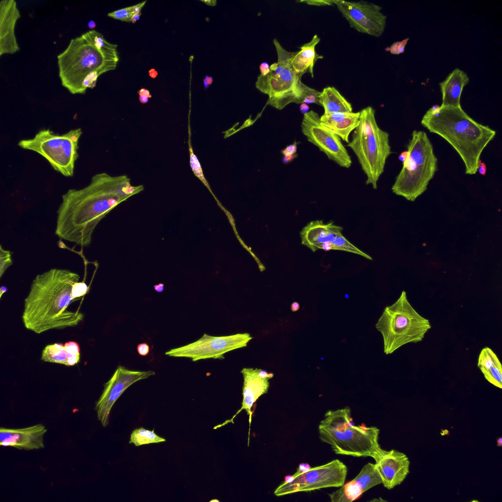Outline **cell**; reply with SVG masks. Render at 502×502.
<instances>
[{
	"instance_id": "12",
	"label": "cell",
	"mask_w": 502,
	"mask_h": 502,
	"mask_svg": "<svg viewBox=\"0 0 502 502\" xmlns=\"http://www.w3.org/2000/svg\"><path fill=\"white\" fill-rule=\"evenodd\" d=\"M251 339L248 333L224 336H213L204 333L195 342L172 349L166 352L165 354L190 358L193 361L209 358L223 359L225 358V353L246 347Z\"/></svg>"
},
{
	"instance_id": "20",
	"label": "cell",
	"mask_w": 502,
	"mask_h": 502,
	"mask_svg": "<svg viewBox=\"0 0 502 502\" xmlns=\"http://www.w3.org/2000/svg\"><path fill=\"white\" fill-rule=\"evenodd\" d=\"M343 230L342 226L335 225L332 221L327 223L319 220L311 221L300 232L301 244L315 252L321 244L331 242L342 234Z\"/></svg>"
},
{
	"instance_id": "38",
	"label": "cell",
	"mask_w": 502,
	"mask_h": 502,
	"mask_svg": "<svg viewBox=\"0 0 502 502\" xmlns=\"http://www.w3.org/2000/svg\"><path fill=\"white\" fill-rule=\"evenodd\" d=\"M259 69L260 75L262 76L266 75L270 72V66L266 62H262L259 66Z\"/></svg>"
},
{
	"instance_id": "51",
	"label": "cell",
	"mask_w": 502,
	"mask_h": 502,
	"mask_svg": "<svg viewBox=\"0 0 502 502\" xmlns=\"http://www.w3.org/2000/svg\"><path fill=\"white\" fill-rule=\"evenodd\" d=\"M88 26L90 29L93 30L96 26V24L94 21L91 20L88 22Z\"/></svg>"
},
{
	"instance_id": "6",
	"label": "cell",
	"mask_w": 502,
	"mask_h": 502,
	"mask_svg": "<svg viewBox=\"0 0 502 502\" xmlns=\"http://www.w3.org/2000/svg\"><path fill=\"white\" fill-rule=\"evenodd\" d=\"M360 113L359 124L347 146L356 155L366 176V184L376 189L386 160L392 153L389 134L377 125L375 110L372 106L362 109Z\"/></svg>"
},
{
	"instance_id": "40",
	"label": "cell",
	"mask_w": 502,
	"mask_h": 502,
	"mask_svg": "<svg viewBox=\"0 0 502 502\" xmlns=\"http://www.w3.org/2000/svg\"><path fill=\"white\" fill-rule=\"evenodd\" d=\"M477 171H478L479 173L482 176H485L486 173V165L483 162H482L480 160L478 162Z\"/></svg>"
},
{
	"instance_id": "19",
	"label": "cell",
	"mask_w": 502,
	"mask_h": 502,
	"mask_svg": "<svg viewBox=\"0 0 502 502\" xmlns=\"http://www.w3.org/2000/svg\"><path fill=\"white\" fill-rule=\"evenodd\" d=\"M241 373L242 374L244 378L242 406L232 419L226 421L221 425L217 426L215 428L223 426L229 422L233 423L232 420L236 415L242 410H245L249 417V445L250 426L252 417L251 408L253 403L261 395L267 393L270 384L268 378H262L258 375L256 368L255 369L251 368H243L241 370Z\"/></svg>"
},
{
	"instance_id": "57",
	"label": "cell",
	"mask_w": 502,
	"mask_h": 502,
	"mask_svg": "<svg viewBox=\"0 0 502 502\" xmlns=\"http://www.w3.org/2000/svg\"><path fill=\"white\" fill-rule=\"evenodd\" d=\"M210 502H219V500H216V499H214V500H211V501H210Z\"/></svg>"
},
{
	"instance_id": "16",
	"label": "cell",
	"mask_w": 502,
	"mask_h": 502,
	"mask_svg": "<svg viewBox=\"0 0 502 502\" xmlns=\"http://www.w3.org/2000/svg\"><path fill=\"white\" fill-rule=\"evenodd\" d=\"M384 487L390 490L401 484L409 473L410 461L403 453L382 449L374 458Z\"/></svg>"
},
{
	"instance_id": "36",
	"label": "cell",
	"mask_w": 502,
	"mask_h": 502,
	"mask_svg": "<svg viewBox=\"0 0 502 502\" xmlns=\"http://www.w3.org/2000/svg\"><path fill=\"white\" fill-rule=\"evenodd\" d=\"M298 143V142H294L292 144L287 146L285 149L281 151V153L285 156L296 154L297 151Z\"/></svg>"
},
{
	"instance_id": "46",
	"label": "cell",
	"mask_w": 502,
	"mask_h": 502,
	"mask_svg": "<svg viewBox=\"0 0 502 502\" xmlns=\"http://www.w3.org/2000/svg\"><path fill=\"white\" fill-rule=\"evenodd\" d=\"M300 304L296 301L293 302L291 305V309L293 312H296L300 309Z\"/></svg>"
},
{
	"instance_id": "37",
	"label": "cell",
	"mask_w": 502,
	"mask_h": 502,
	"mask_svg": "<svg viewBox=\"0 0 502 502\" xmlns=\"http://www.w3.org/2000/svg\"><path fill=\"white\" fill-rule=\"evenodd\" d=\"M137 351L140 355L146 356L150 352V346L146 343H140L137 346Z\"/></svg>"
},
{
	"instance_id": "56",
	"label": "cell",
	"mask_w": 502,
	"mask_h": 502,
	"mask_svg": "<svg viewBox=\"0 0 502 502\" xmlns=\"http://www.w3.org/2000/svg\"><path fill=\"white\" fill-rule=\"evenodd\" d=\"M203 83L204 88L205 90H206V89H207V88H209V86L208 85L207 83L206 82V81H205V80L204 79H203Z\"/></svg>"
},
{
	"instance_id": "49",
	"label": "cell",
	"mask_w": 502,
	"mask_h": 502,
	"mask_svg": "<svg viewBox=\"0 0 502 502\" xmlns=\"http://www.w3.org/2000/svg\"><path fill=\"white\" fill-rule=\"evenodd\" d=\"M149 75L153 78H155L157 75V72L154 69H151L149 71Z\"/></svg>"
},
{
	"instance_id": "47",
	"label": "cell",
	"mask_w": 502,
	"mask_h": 502,
	"mask_svg": "<svg viewBox=\"0 0 502 502\" xmlns=\"http://www.w3.org/2000/svg\"><path fill=\"white\" fill-rule=\"evenodd\" d=\"M201 1L204 2L206 5L214 6L217 4L216 0H201Z\"/></svg>"
},
{
	"instance_id": "17",
	"label": "cell",
	"mask_w": 502,
	"mask_h": 502,
	"mask_svg": "<svg viewBox=\"0 0 502 502\" xmlns=\"http://www.w3.org/2000/svg\"><path fill=\"white\" fill-rule=\"evenodd\" d=\"M47 432V429L41 424L20 428L1 427L0 445L27 451L43 449L44 436Z\"/></svg>"
},
{
	"instance_id": "50",
	"label": "cell",
	"mask_w": 502,
	"mask_h": 502,
	"mask_svg": "<svg viewBox=\"0 0 502 502\" xmlns=\"http://www.w3.org/2000/svg\"><path fill=\"white\" fill-rule=\"evenodd\" d=\"M149 97L147 96H140L139 100L142 103H146L148 102Z\"/></svg>"
},
{
	"instance_id": "34",
	"label": "cell",
	"mask_w": 502,
	"mask_h": 502,
	"mask_svg": "<svg viewBox=\"0 0 502 502\" xmlns=\"http://www.w3.org/2000/svg\"><path fill=\"white\" fill-rule=\"evenodd\" d=\"M408 40L409 38H408L402 41L395 42L385 50L390 51L391 54L399 55L404 52L405 47Z\"/></svg>"
},
{
	"instance_id": "9",
	"label": "cell",
	"mask_w": 502,
	"mask_h": 502,
	"mask_svg": "<svg viewBox=\"0 0 502 502\" xmlns=\"http://www.w3.org/2000/svg\"><path fill=\"white\" fill-rule=\"evenodd\" d=\"M277 62L270 66V72L265 76L257 77L256 88L268 95L267 104L281 110L289 103H300L302 86L301 76L294 71L291 60L297 52L285 50L279 42L274 39Z\"/></svg>"
},
{
	"instance_id": "39",
	"label": "cell",
	"mask_w": 502,
	"mask_h": 502,
	"mask_svg": "<svg viewBox=\"0 0 502 502\" xmlns=\"http://www.w3.org/2000/svg\"><path fill=\"white\" fill-rule=\"evenodd\" d=\"M256 370L258 375L262 378H268L270 379L274 376V374L273 373H268L265 370L257 368H256Z\"/></svg>"
},
{
	"instance_id": "5",
	"label": "cell",
	"mask_w": 502,
	"mask_h": 502,
	"mask_svg": "<svg viewBox=\"0 0 502 502\" xmlns=\"http://www.w3.org/2000/svg\"><path fill=\"white\" fill-rule=\"evenodd\" d=\"M57 58L61 84L73 95L82 94V83L87 76L115 70L119 60L118 54L99 50L87 32L71 39Z\"/></svg>"
},
{
	"instance_id": "7",
	"label": "cell",
	"mask_w": 502,
	"mask_h": 502,
	"mask_svg": "<svg viewBox=\"0 0 502 502\" xmlns=\"http://www.w3.org/2000/svg\"><path fill=\"white\" fill-rule=\"evenodd\" d=\"M408 155L396 177L392 191L414 201L427 188L437 171V158L427 134L414 130L407 146Z\"/></svg>"
},
{
	"instance_id": "3",
	"label": "cell",
	"mask_w": 502,
	"mask_h": 502,
	"mask_svg": "<svg viewBox=\"0 0 502 502\" xmlns=\"http://www.w3.org/2000/svg\"><path fill=\"white\" fill-rule=\"evenodd\" d=\"M421 123L452 146L464 164L465 174L469 175L477 173L481 154L496 134L489 126L472 119L461 106L433 105L423 116Z\"/></svg>"
},
{
	"instance_id": "10",
	"label": "cell",
	"mask_w": 502,
	"mask_h": 502,
	"mask_svg": "<svg viewBox=\"0 0 502 502\" xmlns=\"http://www.w3.org/2000/svg\"><path fill=\"white\" fill-rule=\"evenodd\" d=\"M80 128L59 134L50 129H43L30 139L20 140L21 148L37 152L44 157L52 168L66 177L73 176L75 163L78 157Z\"/></svg>"
},
{
	"instance_id": "22",
	"label": "cell",
	"mask_w": 502,
	"mask_h": 502,
	"mask_svg": "<svg viewBox=\"0 0 502 502\" xmlns=\"http://www.w3.org/2000/svg\"><path fill=\"white\" fill-rule=\"evenodd\" d=\"M469 82L466 73L459 68L452 71L439 83L442 94L441 107L460 106V97L465 86Z\"/></svg>"
},
{
	"instance_id": "27",
	"label": "cell",
	"mask_w": 502,
	"mask_h": 502,
	"mask_svg": "<svg viewBox=\"0 0 502 502\" xmlns=\"http://www.w3.org/2000/svg\"><path fill=\"white\" fill-rule=\"evenodd\" d=\"M352 480L364 493L382 483L380 474L376 464L370 462L363 467L359 474Z\"/></svg>"
},
{
	"instance_id": "55",
	"label": "cell",
	"mask_w": 502,
	"mask_h": 502,
	"mask_svg": "<svg viewBox=\"0 0 502 502\" xmlns=\"http://www.w3.org/2000/svg\"><path fill=\"white\" fill-rule=\"evenodd\" d=\"M497 446L501 447L502 445V438L500 437L497 439Z\"/></svg>"
},
{
	"instance_id": "21",
	"label": "cell",
	"mask_w": 502,
	"mask_h": 502,
	"mask_svg": "<svg viewBox=\"0 0 502 502\" xmlns=\"http://www.w3.org/2000/svg\"><path fill=\"white\" fill-rule=\"evenodd\" d=\"M360 112L324 113L320 117L322 124L344 141L349 142V136L358 126Z\"/></svg>"
},
{
	"instance_id": "29",
	"label": "cell",
	"mask_w": 502,
	"mask_h": 502,
	"mask_svg": "<svg viewBox=\"0 0 502 502\" xmlns=\"http://www.w3.org/2000/svg\"><path fill=\"white\" fill-rule=\"evenodd\" d=\"M166 441V439L157 435L152 430L146 429L142 427L135 429L130 434L129 443L135 446L145 444L158 443Z\"/></svg>"
},
{
	"instance_id": "25",
	"label": "cell",
	"mask_w": 502,
	"mask_h": 502,
	"mask_svg": "<svg viewBox=\"0 0 502 502\" xmlns=\"http://www.w3.org/2000/svg\"><path fill=\"white\" fill-rule=\"evenodd\" d=\"M320 105L325 112H351V104L334 87L328 86L323 89L320 97Z\"/></svg>"
},
{
	"instance_id": "44",
	"label": "cell",
	"mask_w": 502,
	"mask_h": 502,
	"mask_svg": "<svg viewBox=\"0 0 502 502\" xmlns=\"http://www.w3.org/2000/svg\"><path fill=\"white\" fill-rule=\"evenodd\" d=\"M138 93L140 96H147L149 98H151L152 96L150 94V91L145 88H142L138 91Z\"/></svg>"
},
{
	"instance_id": "52",
	"label": "cell",
	"mask_w": 502,
	"mask_h": 502,
	"mask_svg": "<svg viewBox=\"0 0 502 502\" xmlns=\"http://www.w3.org/2000/svg\"><path fill=\"white\" fill-rule=\"evenodd\" d=\"M141 13L134 14L131 19V22L133 23H135L136 22V21L139 19Z\"/></svg>"
},
{
	"instance_id": "18",
	"label": "cell",
	"mask_w": 502,
	"mask_h": 502,
	"mask_svg": "<svg viewBox=\"0 0 502 502\" xmlns=\"http://www.w3.org/2000/svg\"><path fill=\"white\" fill-rule=\"evenodd\" d=\"M20 12L14 0H1L0 2V56L12 54L20 50L17 43L15 28L20 18Z\"/></svg>"
},
{
	"instance_id": "2",
	"label": "cell",
	"mask_w": 502,
	"mask_h": 502,
	"mask_svg": "<svg viewBox=\"0 0 502 502\" xmlns=\"http://www.w3.org/2000/svg\"><path fill=\"white\" fill-rule=\"evenodd\" d=\"M79 278L75 273L57 268L37 275L24 301L22 319L25 328L40 334L81 322L82 313L67 310L71 302L80 298Z\"/></svg>"
},
{
	"instance_id": "11",
	"label": "cell",
	"mask_w": 502,
	"mask_h": 502,
	"mask_svg": "<svg viewBox=\"0 0 502 502\" xmlns=\"http://www.w3.org/2000/svg\"><path fill=\"white\" fill-rule=\"evenodd\" d=\"M348 473L346 465L339 459L295 473L293 480L282 483L274 492L277 496L299 492H309L329 487H340L345 482Z\"/></svg>"
},
{
	"instance_id": "30",
	"label": "cell",
	"mask_w": 502,
	"mask_h": 502,
	"mask_svg": "<svg viewBox=\"0 0 502 502\" xmlns=\"http://www.w3.org/2000/svg\"><path fill=\"white\" fill-rule=\"evenodd\" d=\"M189 118L188 120V145L190 156V165L194 175L197 176L201 182L207 187L209 191L212 193L211 188L207 180L206 179L200 162L194 153L191 144V131L190 126Z\"/></svg>"
},
{
	"instance_id": "14",
	"label": "cell",
	"mask_w": 502,
	"mask_h": 502,
	"mask_svg": "<svg viewBox=\"0 0 502 502\" xmlns=\"http://www.w3.org/2000/svg\"><path fill=\"white\" fill-rule=\"evenodd\" d=\"M334 4L348 21L350 27L357 31L376 37L384 32L387 16L381 12L380 6L363 0H334Z\"/></svg>"
},
{
	"instance_id": "42",
	"label": "cell",
	"mask_w": 502,
	"mask_h": 502,
	"mask_svg": "<svg viewBox=\"0 0 502 502\" xmlns=\"http://www.w3.org/2000/svg\"><path fill=\"white\" fill-rule=\"evenodd\" d=\"M309 106L307 104L302 103L301 104L299 109L301 113L304 115L309 111Z\"/></svg>"
},
{
	"instance_id": "31",
	"label": "cell",
	"mask_w": 502,
	"mask_h": 502,
	"mask_svg": "<svg viewBox=\"0 0 502 502\" xmlns=\"http://www.w3.org/2000/svg\"><path fill=\"white\" fill-rule=\"evenodd\" d=\"M320 94L321 92H319L313 88H310L303 83L301 95L300 100V103H314L320 105Z\"/></svg>"
},
{
	"instance_id": "8",
	"label": "cell",
	"mask_w": 502,
	"mask_h": 502,
	"mask_svg": "<svg viewBox=\"0 0 502 502\" xmlns=\"http://www.w3.org/2000/svg\"><path fill=\"white\" fill-rule=\"evenodd\" d=\"M376 327L382 335L387 355L407 344L422 341L431 325L412 306L403 291L393 304L385 307Z\"/></svg>"
},
{
	"instance_id": "1",
	"label": "cell",
	"mask_w": 502,
	"mask_h": 502,
	"mask_svg": "<svg viewBox=\"0 0 502 502\" xmlns=\"http://www.w3.org/2000/svg\"><path fill=\"white\" fill-rule=\"evenodd\" d=\"M144 189L143 185H132L126 175H95L87 186L69 189L62 195L57 211L56 235L81 247L89 246L101 220L120 203Z\"/></svg>"
},
{
	"instance_id": "33",
	"label": "cell",
	"mask_w": 502,
	"mask_h": 502,
	"mask_svg": "<svg viewBox=\"0 0 502 502\" xmlns=\"http://www.w3.org/2000/svg\"><path fill=\"white\" fill-rule=\"evenodd\" d=\"M12 264L11 253L9 251L0 246V277H1L6 270Z\"/></svg>"
},
{
	"instance_id": "53",
	"label": "cell",
	"mask_w": 502,
	"mask_h": 502,
	"mask_svg": "<svg viewBox=\"0 0 502 502\" xmlns=\"http://www.w3.org/2000/svg\"><path fill=\"white\" fill-rule=\"evenodd\" d=\"M209 86L211 85L213 82V77L208 75H206L204 78Z\"/></svg>"
},
{
	"instance_id": "24",
	"label": "cell",
	"mask_w": 502,
	"mask_h": 502,
	"mask_svg": "<svg viewBox=\"0 0 502 502\" xmlns=\"http://www.w3.org/2000/svg\"><path fill=\"white\" fill-rule=\"evenodd\" d=\"M477 367L489 382L502 388V366L491 349L486 347L481 350L478 358Z\"/></svg>"
},
{
	"instance_id": "41",
	"label": "cell",
	"mask_w": 502,
	"mask_h": 502,
	"mask_svg": "<svg viewBox=\"0 0 502 502\" xmlns=\"http://www.w3.org/2000/svg\"><path fill=\"white\" fill-rule=\"evenodd\" d=\"M147 1L145 0L139 4L133 6V12L134 14L140 13L142 8L146 4Z\"/></svg>"
},
{
	"instance_id": "54",
	"label": "cell",
	"mask_w": 502,
	"mask_h": 502,
	"mask_svg": "<svg viewBox=\"0 0 502 502\" xmlns=\"http://www.w3.org/2000/svg\"><path fill=\"white\" fill-rule=\"evenodd\" d=\"M7 291V288L5 286H2L0 289V298H1L2 295Z\"/></svg>"
},
{
	"instance_id": "26",
	"label": "cell",
	"mask_w": 502,
	"mask_h": 502,
	"mask_svg": "<svg viewBox=\"0 0 502 502\" xmlns=\"http://www.w3.org/2000/svg\"><path fill=\"white\" fill-rule=\"evenodd\" d=\"M41 359L45 362L63 364L68 366L75 365L70 353L64 345L54 343L46 346L42 351Z\"/></svg>"
},
{
	"instance_id": "43",
	"label": "cell",
	"mask_w": 502,
	"mask_h": 502,
	"mask_svg": "<svg viewBox=\"0 0 502 502\" xmlns=\"http://www.w3.org/2000/svg\"><path fill=\"white\" fill-rule=\"evenodd\" d=\"M297 157V154H295L290 156H284L282 158V162L284 164H287L293 161L295 158Z\"/></svg>"
},
{
	"instance_id": "15",
	"label": "cell",
	"mask_w": 502,
	"mask_h": 502,
	"mask_svg": "<svg viewBox=\"0 0 502 502\" xmlns=\"http://www.w3.org/2000/svg\"><path fill=\"white\" fill-rule=\"evenodd\" d=\"M154 375L155 372L151 371H132L119 366L109 380L104 384L102 394L96 404L97 418L101 425L105 427L108 425L113 405L129 386Z\"/></svg>"
},
{
	"instance_id": "23",
	"label": "cell",
	"mask_w": 502,
	"mask_h": 502,
	"mask_svg": "<svg viewBox=\"0 0 502 502\" xmlns=\"http://www.w3.org/2000/svg\"><path fill=\"white\" fill-rule=\"evenodd\" d=\"M320 39L317 34L313 37L308 43L300 47L301 50L297 51L291 60V64L296 73L300 76L308 72L313 78V67L319 59L323 56L318 54L315 50L316 45L320 42Z\"/></svg>"
},
{
	"instance_id": "32",
	"label": "cell",
	"mask_w": 502,
	"mask_h": 502,
	"mask_svg": "<svg viewBox=\"0 0 502 502\" xmlns=\"http://www.w3.org/2000/svg\"><path fill=\"white\" fill-rule=\"evenodd\" d=\"M134 15L133 6H131L109 13L107 16L122 21L129 22H131Z\"/></svg>"
},
{
	"instance_id": "13",
	"label": "cell",
	"mask_w": 502,
	"mask_h": 502,
	"mask_svg": "<svg viewBox=\"0 0 502 502\" xmlns=\"http://www.w3.org/2000/svg\"><path fill=\"white\" fill-rule=\"evenodd\" d=\"M301 127L308 141L318 147L329 160L343 168L351 166V157L341 139L322 124L317 113L311 110L303 115Z\"/></svg>"
},
{
	"instance_id": "35",
	"label": "cell",
	"mask_w": 502,
	"mask_h": 502,
	"mask_svg": "<svg viewBox=\"0 0 502 502\" xmlns=\"http://www.w3.org/2000/svg\"><path fill=\"white\" fill-rule=\"evenodd\" d=\"M300 1L305 2L308 5L316 6H326L334 4V0H301Z\"/></svg>"
},
{
	"instance_id": "48",
	"label": "cell",
	"mask_w": 502,
	"mask_h": 502,
	"mask_svg": "<svg viewBox=\"0 0 502 502\" xmlns=\"http://www.w3.org/2000/svg\"><path fill=\"white\" fill-rule=\"evenodd\" d=\"M155 290L158 292H161L164 290V284L162 283H159V284L155 285L154 286Z\"/></svg>"
},
{
	"instance_id": "45",
	"label": "cell",
	"mask_w": 502,
	"mask_h": 502,
	"mask_svg": "<svg viewBox=\"0 0 502 502\" xmlns=\"http://www.w3.org/2000/svg\"><path fill=\"white\" fill-rule=\"evenodd\" d=\"M407 155H408V151H403L399 155L398 158H399L400 161L403 162L405 160V159H406V158L407 157Z\"/></svg>"
},
{
	"instance_id": "28",
	"label": "cell",
	"mask_w": 502,
	"mask_h": 502,
	"mask_svg": "<svg viewBox=\"0 0 502 502\" xmlns=\"http://www.w3.org/2000/svg\"><path fill=\"white\" fill-rule=\"evenodd\" d=\"M363 493L356 483L351 480L328 494V496L332 502H351L360 498Z\"/></svg>"
},
{
	"instance_id": "4",
	"label": "cell",
	"mask_w": 502,
	"mask_h": 502,
	"mask_svg": "<svg viewBox=\"0 0 502 502\" xmlns=\"http://www.w3.org/2000/svg\"><path fill=\"white\" fill-rule=\"evenodd\" d=\"M379 429L353 424L348 406L326 412L320 423V439L330 445L337 454L374 458L381 450Z\"/></svg>"
}]
</instances>
